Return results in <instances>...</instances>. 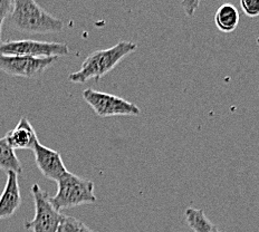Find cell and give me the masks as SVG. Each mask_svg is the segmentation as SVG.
I'll return each instance as SVG.
<instances>
[{
    "label": "cell",
    "instance_id": "obj_1",
    "mask_svg": "<svg viewBox=\"0 0 259 232\" xmlns=\"http://www.w3.org/2000/svg\"><path fill=\"white\" fill-rule=\"evenodd\" d=\"M138 50V45L133 41H120L107 50L93 52L83 62L79 71L71 74L68 80L72 83L83 84L90 79L100 80L116 67L122 59Z\"/></svg>",
    "mask_w": 259,
    "mask_h": 232
},
{
    "label": "cell",
    "instance_id": "obj_2",
    "mask_svg": "<svg viewBox=\"0 0 259 232\" xmlns=\"http://www.w3.org/2000/svg\"><path fill=\"white\" fill-rule=\"evenodd\" d=\"M10 24L26 34H57L64 29V21L42 9L35 0H14Z\"/></svg>",
    "mask_w": 259,
    "mask_h": 232
},
{
    "label": "cell",
    "instance_id": "obj_3",
    "mask_svg": "<svg viewBox=\"0 0 259 232\" xmlns=\"http://www.w3.org/2000/svg\"><path fill=\"white\" fill-rule=\"evenodd\" d=\"M57 193L51 197L50 200L58 211L82 204H92L97 200L94 194V183L71 172H67L57 182Z\"/></svg>",
    "mask_w": 259,
    "mask_h": 232
},
{
    "label": "cell",
    "instance_id": "obj_4",
    "mask_svg": "<svg viewBox=\"0 0 259 232\" xmlns=\"http://www.w3.org/2000/svg\"><path fill=\"white\" fill-rule=\"evenodd\" d=\"M31 194L34 197L35 217L25 222V229L32 232H57L65 215L54 208L50 200L51 197L41 190L39 184H32Z\"/></svg>",
    "mask_w": 259,
    "mask_h": 232
},
{
    "label": "cell",
    "instance_id": "obj_5",
    "mask_svg": "<svg viewBox=\"0 0 259 232\" xmlns=\"http://www.w3.org/2000/svg\"><path fill=\"white\" fill-rule=\"evenodd\" d=\"M83 99L99 117L139 116L141 110L134 103L112 94L88 88L83 91Z\"/></svg>",
    "mask_w": 259,
    "mask_h": 232
},
{
    "label": "cell",
    "instance_id": "obj_6",
    "mask_svg": "<svg viewBox=\"0 0 259 232\" xmlns=\"http://www.w3.org/2000/svg\"><path fill=\"white\" fill-rule=\"evenodd\" d=\"M69 54H71V51L64 42H48L31 39L0 42V55L40 58L68 56Z\"/></svg>",
    "mask_w": 259,
    "mask_h": 232
},
{
    "label": "cell",
    "instance_id": "obj_7",
    "mask_svg": "<svg viewBox=\"0 0 259 232\" xmlns=\"http://www.w3.org/2000/svg\"><path fill=\"white\" fill-rule=\"evenodd\" d=\"M59 57H28L0 55V71L12 76L35 78L58 61Z\"/></svg>",
    "mask_w": 259,
    "mask_h": 232
},
{
    "label": "cell",
    "instance_id": "obj_8",
    "mask_svg": "<svg viewBox=\"0 0 259 232\" xmlns=\"http://www.w3.org/2000/svg\"><path fill=\"white\" fill-rule=\"evenodd\" d=\"M32 152L35 154L37 168L46 179L58 182L68 172L57 151L44 147L38 141L32 149Z\"/></svg>",
    "mask_w": 259,
    "mask_h": 232
},
{
    "label": "cell",
    "instance_id": "obj_9",
    "mask_svg": "<svg viewBox=\"0 0 259 232\" xmlns=\"http://www.w3.org/2000/svg\"><path fill=\"white\" fill-rule=\"evenodd\" d=\"M21 204L18 174L8 172L7 182L0 196V220L13 217Z\"/></svg>",
    "mask_w": 259,
    "mask_h": 232
},
{
    "label": "cell",
    "instance_id": "obj_10",
    "mask_svg": "<svg viewBox=\"0 0 259 232\" xmlns=\"http://www.w3.org/2000/svg\"><path fill=\"white\" fill-rule=\"evenodd\" d=\"M5 138L14 150H32L38 142L34 127L26 117H21L17 125L6 134Z\"/></svg>",
    "mask_w": 259,
    "mask_h": 232
},
{
    "label": "cell",
    "instance_id": "obj_11",
    "mask_svg": "<svg viewBox=\"0 0 259 232\" xmlns=\"http://www.w3.org/2000/svg\"><path fill=\"white\" fill-rule=\"evenodd\" d=\"M239 12L234 5L224 4L214 14L215 27L225 34H230L236 30L239 24Z\"/></svg>",
    "mask_w": 259,
    "mask_h": 232
},
{
    "label": "cell",
    "instance_id": "obj_12",
    "mask_svg": "<svg viewBox=\"0 0 259 232\" xmlns=\"http://www.w3.org/2000/svg\"><path fill=\"white\" fill-rule=\"evenodd\" d=\"M185 218L187 224L194 232H220L214 223L208 219L202 209H186Z\"/></svg>",
    "mask_w": 259,
    "mask_h": 232
},
{
    "label": "cell",
    "instance_id": "obj_13",
    "mask_svg": "<svg viewBox=\"0 0 259 232\" xmlns=\"http://www.w3.org/2000/svg\"><path fill=\"white\" fill-rule=\"evenodd\" d=\"M0 170L5 172H15L16 174L23 173V166L15 153V150L7 143L6 138H0Z\"/></svg>",
    "mask_w": 259,
    "mask_h": 232
},
{
    "label": "cell",
    "instance_id": "obj_14",
    "mask_svg": "<svg viewBox=\"0 0 259 232\" xmlns=\"http://www.w3.org/2000/svg\"><path fill=\"white\" fill-rule=\"evenodd\" d=\"M57 232H95L76 218L64 217Z\"/></svg>",
    "mask_w": 259,
    "mask_h": 232
},
{
    "label": "cell",
    "instance_id": "obj_15",
    "mask_svg": "<svg viewBox=\"0 0 259 232\" xmlns=\"http://www.w3.org/2000/svg\"><path fill=\"white\" fill-rule=\"evenodd\" d=\"M240 7L247 17L256 18L259 16V0H240Z\"/></svg>",
    "mask_w": 259,
    "mask_h": 232
},
{
    "label": "cell",
    "instance_id": "obj_16",
    "mask_svg": "<svg viewBox=\"0 0 259 232\" xmlns=\"http://www.w3.org/2000/svg\"><path fill=\"white\" fill-rule=\"evenodd\" d=\"M14 0H0V42H2V27L5 19L13 12Z\"/></svg>",
    "mask_w": 259,
    "mask_h": 232
},
{
    "label": "cell",
    "instance_id": "obj_17",
    "mask_svg": "<svg viewBox=\"0 0 259 232\" xmlns=\"http://www.w3.org/2000/svg\"><path fill=\"white\" fill-rule=\"evenodd\" d=\"M200 3L201 0H182L181 6L188 17H192L200 6Z\"/></svg>",
    "mask_w": 259,
    "mask_h": 232
}]
</instances>
